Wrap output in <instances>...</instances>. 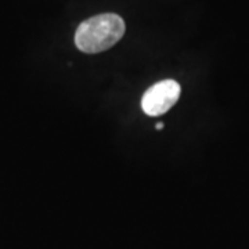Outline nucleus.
I'll list each match as a JSON object with an SVG mask.
<instances>
[{"label": "nucleus", "instance_id": "7ed1b4c3", "mask_svg": "<svg viewBox=\"0 0 249 249\" xmlns=\"http://www.w3.org/2000/svg\"><path fill=\"white\" fill-rule=\"evenodd\" d=\"M162 127H163V124H157V129H158V130H160V129H162Z\"/></svg>", "mask_w": 249, "mask_h": 249}, {"label": "nucleus", "instance_id": "f257e3e1", "mask_svg": "<svg viewBox=\"0 0 249 249\" xmlns=\"http://www.w3.org/2000/svg\"><path fill=\"white\" fill-rule=\"evenodd\" d=\"M124 35V19L107 13L83 21L75 32V45L83 53H101L118 43Z\"/></svg>", "mask_w": 249, "mask_h": 249}, {"label": "nucleus", "instance_id": "f03ea898", "mask_svg": "<svg viewBox=\"0 0 249 249\" xmlns=\"http://www.w3.org/2000/svg\"><path fill=\"white\" fill-rule=\"evenodd\" d=\"M180 91V85L173 79L162 80L152 85L142 94V111L150 116H160L168 112L178 103Z\"/></svg>", "mask_w": 249, "mask_h": 249}]
</instances>
